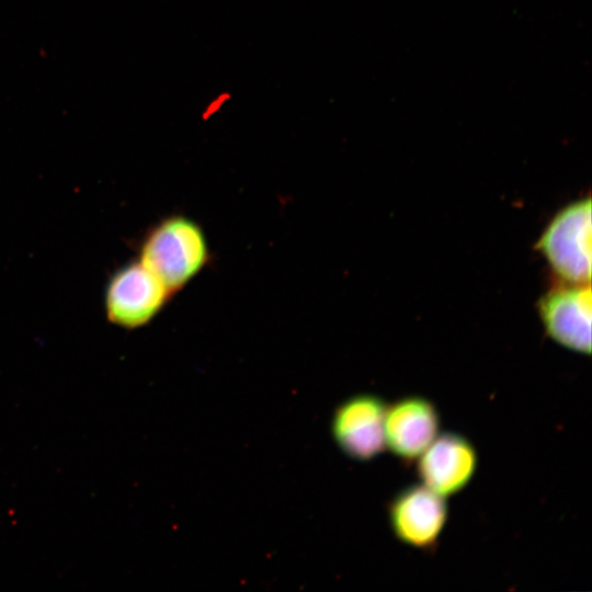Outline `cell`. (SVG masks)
<instances>
[{"instance_id":"1","label":"cell","mask_w":592,"mask_h":592,"mask_svg":"<svg viewBox=\"0 0 592 592\" xmlns=\"http://www.w3.org/2000/svg\"><path fill=\"white\" fill-rule=\"evenodd\" d=\"M207 259V241L202 228L181 215L155 225L139 248V261L170 293L185 286L205 266Z\"/></svg>"},{"instance_id":"2","label":"cell","mask_w":592,"mask_h":592,"mask_svg":"<svg viewBox=\"0 0 592 592\" xmlns=\"http://www.w3.org/2000/svg\"><path fill=\"white\" fill-rule=\"evenodd\" d=\"M555 273L567 283L591 281V198L563 207L536 242Z\"/></svg>"},{"instance_id":"3","label":"cell","mask_w":592,"mask_h":592,"mask_svg":"<svg viewBox=\"0 0 592 592\" xmlns=\"http://www.w3.org/2000/svg\"><path fill=\"white\" fill-rule=\"evenodd\" d=\"M164 284L140 261L116 270L105 288L104 306L110 322L136 329L151 321L170 296Z\"/></svg>"},{"instance_id":"4","label":"cell","mask_w":592,"mask_h":592,"mask_svg":"<svg viewBox=\"0 0 592 592\" xmlns=\"http://www.w3.org/2000/svg\"><path fill=\"white\" fill-rule=\"evenodd\" d=\"M394 536L402 544L424 551L434 550L448 519L444 497L424 485L399 490L387 505Z\"/></svg>"},{"instance_id":"5","label":"cell","mask_w":592,"mask_h":592,"mask_svg":"<svg viewBox=\"0 0 592 592\" xmlns=\"http://www.w3.org/2000/svg\"><path fill=\"white\" fill-rule=\"evenodd\" d=\"M386 408V401L371 392L354 395L337 407L331 431L339 448L348 457L368 462L385 451Z\"/></svg>"},{"instance_id":"6","label":"cell","mask_w":592,"mask_h":592,"mask_svg":"<svg viewBox=\"0 0 592 592\" xmlns=\"http://www.w3.org/2000/svg\"><path fill=\"white\" fill-rule=\"evenodd\" d=\"M591 285L555 287L538 303V311L549 338L579 353L591 354Z\"/></svg>"},{"instance_id":"7","label":"cell","mask_w":592,"mask_h":592,"mask_svg":"<svg viewBox=\"0 0 592 592\" xmlns=\"http://www.w3.org/2000/svg\"><path fill=\"white\" fill-rule=\"evenodd\" d=\"M417 459V475L422 485L444 498L466 488L478 467L476 447L455 432L437 434Z\"/></svg>"},{"instance_id":"8","label":"cell","mask_w":592,"mask_h":592,"mask_svg":"<svg viewBox=\"0 0 592 592\" xmlns=\"http://www.w3.org/2000/svg\"><path fill=\"white\" fill-rule=\"evenodd\" d=\"M440 425V413L433 401L419 395L402 397L387 405L385 445L397 458L411 463L437 436Z\"/></svg>"},{"instance_id":"9","label":"cell","mask_w":592,"mask_h":592,"mask_svg":"<svg viewBox=\"0 0 592 592\" xmlns=\"http://www.w3.org/2000/svg\"><path fill=\"white\" fill-rule=\"evenodd\" d=\"M231 95L229 92H221L212 99L204 107L202 112V119L207 121L213 115L218 113L225 104L230 100Z\"/></svg>"}]
</instances>
